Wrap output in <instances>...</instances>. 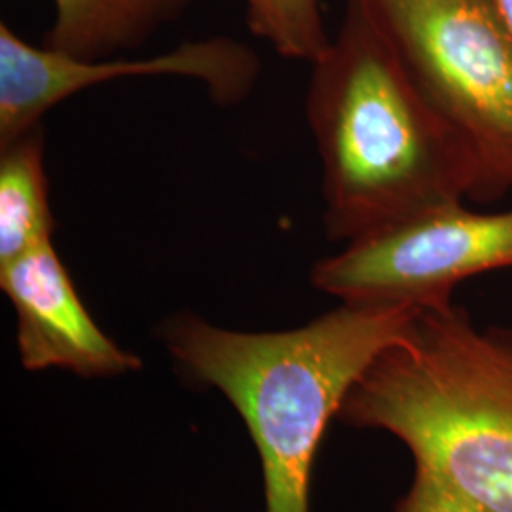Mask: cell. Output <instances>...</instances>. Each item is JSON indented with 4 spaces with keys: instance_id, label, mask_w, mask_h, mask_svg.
Returning <instances> with one entry per match:
<instances>
[{
    "instance_id": "obj_7",
    "label": "cell",
    "mask_w": 512,
    "mask_h": 512,
    "mask_svg": "<svg viewBox=\"0 0 512 512\" xmlns=\"http://www.w3.org/2000/svg\"><path fill=\"white\" fill-rule=\"evenodd\" d=\"M0 289L16 311L19 361L27 370L112 378L143 366L139 355L120 348L93 321L54 241L0 266Z\"/></svg>"
},
{
    "instance_id": "obj_11",
    "label": "cell",
    "mask_w": 512,
    "mask_h": 512,
    "mask_svg": "<svg viewBox=\"0 0 512 512\" xmlns=\"http://www.w3.org/2000/svg\"><path fill=\"white\" fill-rule=\"evenodd\" d=\"M494 2L495 12L501 19L507 35L512 40V0H492Z\"/></svg>"
},
{
    "instance_id": "obj_10",
    "label": "cell",
    "mask_w": 512,
    "mask_h": 512,
    "mask_svg": "<svg viewBox=\"0 0 512 512\" xmlns=\"http://www.w3.org/2000/svg\"><path fill=\"white\" fill-rule=\"evenodd\" d=\"M247 27L275 54L313 63L329 48L323 0H243Z\"/></svg>"
},
{
    "instance_id": "obj_2",
    "label": "cell",
    "mask_w": 512,
    "mask_h": 512,
    "mask_svg": "<svg viewBox=\"0 0 512 512\" xmlns=\"http://www.w3.org/2000/svg\"><path fill=\"white\" fill-rule=\"evenodd\" d=\"M338 418L414 459L393 512H512V330L450 302L423 308L349 389Z\"/></svg>"
},
{
    "instance_id": "obj_3",
    "label": "cell",
    "mask_w": 512,
    "mask_h": 512,
    "mask_svg": "<svg viewBox=\"0 0 512 512\" xmlns=\"http://www.w3.org/2000/svg\"><path fill=\"white\" fill-rule=\"evenodd\" d=\"M418 311L342 302L279 332L224 329L179 313L165 321L162 340L184 374L217 387L247 423L262 461L266 512H310L313 461L330 420Z\"/></svg>"
},
{
    "instance_id": "obj_1",
    "label": "cell",
    "mask_w": 512,
    "mask_h": 512,
    "mask_svg": "<svg viewBox=\"0 0 512 512\" xmlns=\"http://www.w3.org/2000/svg\"><path fill=\"white\" fill-rule=\"evenodd\" d=\"M310 65L306 118L329 239L348 243L427 209L478 202L473 148L355 2Z\"/></svg>"
},
{
    "instance_id": "obj_4",
    "label": "cell",
    "mask_w": 512,
    "mask_h": 512,
    "mask_svg": "<svg viewBox=\"0 0 512 512\" xmlns=\"http://www.w3.org/2000/svg\"><path fill=\"white\" fill-rule=\"evenodd\" d=\"M463 133L480 165L478 202L512 188V40L492 0H351Z\"/></svg>"
},
{
    "instance_id": "obj_6",
    "label": "cell",
    "mask_w": 512,
    "mask_h": 512,
    "mask_svg": "<svg viewBox=\"0 0 512 512\" xmlns=\"http://www.w3.org/2000/svg\"><path fill=\"white\" fill-rule=\"evenodd\" d=\"M260 74L258 55L230 37L186 40L152 57L80 59L33 46L0 23V147L42 126V118L76 93L131 76L198 80L222 107L245 101Z\"/></svg>"
},
{
    "instance_id": "obj_9",
    "label": "cell",
    "mask_w": 512,
    "mask_h": 512,
    "mask_svg": "<svg viewBox=\"0 0 512 512\" xmlns=\"http://www.w3.org/2000/svg\"><path fill=\"white\" fill-rule=\"evenodd\" d=\"M44 169V128L0 147V266L54 241Z\"/></svg>"
},
{
    "instance_id": "obj_8",
    "label": "cell",
    "mask_w": 512,
    "mask_h": 512,
    "mask_svg": "<svg viewBox=\"0 0 512 512\" xmlns=\"http://www.w3.org/2000/svg\"><path fill=\"white\" fill-rule=\"evenodd\" d=\"M190 0H52L46 48L80 59H103L143 46L183 14Z\"/></svg>"
},
{
    "instance_id": "obj_5",
    "label": "cell",
    "mask_w": 512,
    "mask_h": 512,
    "mask_svg": "<svg viewBox=\"0 0 512 512\" xmlns=\"http://www.w3.org/2000/svg\"><path fill=\"white\" fill-rule=\"evenodd\" d=\"M512 268V209L448 203L397 220L311 268V285L357 306L437 308L475 275Z\"/></svg>"
}]
</instances>
